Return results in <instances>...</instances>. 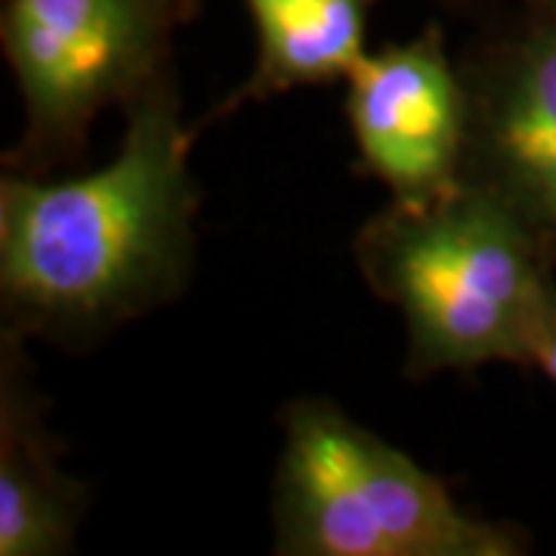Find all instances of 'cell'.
<instances>
[{"label": "cell", "mask_w": 556, "mask_h": 556, "mask_svg": "<svg viewBox=\"0 0 556 556\" xmlns=\"http://www.w3.org/2000/svg\"><path fill=\"white\" fill-rule=\"evenodd\" d=\"M115 159L80 177L0 174V328L90 350L189 291L199 142L167 65L121 112Z\"/></svg>", "instance_id": "1"}, {"label": "cell", "mask_w": 556, "mask_h": 556, "mask_svg": "<svg viewBox=\"0 0 556 556\" xmlns=\"http://www.w3.org/2000/svg\"><path fill=\"white\" fill-rule=\"evenodd\" d=\"M353 257L402 318L412 380L532 365L556 263L492 195L460 182L437 201H387L358 226Z\"/></svg>", "instance_id": "2"}, {"label": "cell", "mask_w": 556, "mask_h": 556, "mask_svg": "<svg viewBox=\"0 0 556 556\" xmlns=\"http://www.w3.org/2000/svg\"><path fill=\"white\" fill-rule=\"evenodd\" d=\"M273 554L522 556L514 522L467 510L445 479L328 396L291 399L278 415Z\"/></svg>", "instance_id": "3"}, {"label": "cell", "mask_w": 556, "mask_h": 556, "mask_svg": "<svg viewBox=\"0 0 556 556\" xmlns=\"http://www.w3.org/2000/svg\"><path fill=\"white\" fill-rule=\"evenodd\" d=\"M195 0H7L0 40L22 102L3 170L56 174L105 112H124L167 65Z\"/></svg>", "instance_id": "4"}, {"label": "cell", "mask_w": 556, "mask_h": 556, "mask_svg": "<svg viewBox=\"0 0 556 556\" xmlns=\"http://www.w3.org/2000/svg\"><path fill=\"white\" fill-rule=\"evenodd\" d=\"M464 182L514 211L556 263V16L529 10L460 56Z\"/></svg>", "instance_id": "5"}, {"label": "cell", "mask_w": 556, "mask_h": 556, "mask_svg": "<svg viewBox=\"0 0 556 556\" xmlns=\"http://www.w3.org/2000/svg\"><path fill=\"white\" fill-rule=\"evenodd\" d=\"M343 84V118L362 177L402 204L455 192L464 182L467 87L439 25L368 50Z\"/></svg>", "instance_id": "6"}, {"label": "cell", "mask_w": 556, "mask_h": 556, "mask_svg": "<svg viewBox=\"0 0 556 556\" xmlns=\"http://www.w3.org/2000/svg\"><path fill=\"white\" fill-rule=\"evenodd\" d=\"M28 343L0 328V556H68L90 485L65 467Z\"/></svg>", "instance_id": "7"}, {"label": "cell", "mask_w": 556, "mask_h": 556, "mask_svg": "<svg viewBox=\"0 0 556 556\" xmlns=\"http://www.w3.org/2000/svg\"><path fill=\"white\" fill-rule=\"evenodd\" d=\"M254 22V65L214 112L195 121L199 134L244 105L306 87L343 84L368 56V13L375 0H244Z\"/></svg>", "instance_id": "8"}, {"label": "cell", "mask_w": 556, "mask_h": 556, "mask_svg": "<svg viewBox=\"0 0 556 556\" xmlns=\"http://www.w3.org/2000/svg\"><path fill=\"white\" fill-rule=\"evenodd\" d=\"M529 10H538V13H551L556 16V0H522Z\"/></svg>", "instance_id": "9"}]
</instances>
